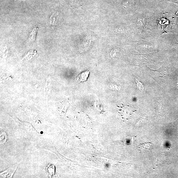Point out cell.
<instances>
[{"mask_svg": "<svg viewBox=\"0 0 178 178\" xmlns=\"http://www.w3.org/2000/svg\"><path fill=\"white\" fill-rule=\"evenodd\" d=\"M58 12H55L52 15L50 18V22L51 25H54L56 24L58 18Z\"/></svg>", "mask_w": 178, "mask_h": 178, "instance_id": "cell-4", "label": "cell"}, {"mask_svg": "<svg viewBox=\"0 0 178 178\" xmlns=\"http://www.w3.org/2000/svg\"><path fill=\"white\" fill-rule=\"evenodd\" d=\"M146 20L143 17H139L137 21V25L139 27H143L145 26Z\"/></svg>", "mask_w": 178, "mask_h": 178, "instance_id": "cell-6", "label": "cell"}, {"mask_svg": "<svg viewBox=\"0 0 178 178\" xmlns=\"http://www.w3.org/2000/svg\"><path fill=\"white\" fill-rule=\"evenodd\" d=\"M90 72L89 71H86L83 72L80 74L78 76L77 78L78 81L79 82H82L86 81L88 77Z\"/></svg>", "mask_w": 178, "mask_h": 178, "instance_id": "cell-3", "label": "cell"}, {"mask_svg": "<svg viewBox=\"0 0 178 178\" xmlns=\"http://www.w3.org/2000/svg\"><path fill=\"white\" fill-rule=\"evenodd\" d=\"M38 28L37 27H35L33 29L30 35V39L31 41L35 42L36 40V35H37Z\"/></svg>", "mask_w": 178, "mask_h": 178, "instance_id": "cell-5", "label": "cell"}, {"mask_svg": "<svg viewBox=\"0 0 178 178\" xmlns=\"http://www.w3.org/2000/svg\"><path fill=\"white\" fill-rule=\"evenodd\" d=\"M136 82L137 87L139 88L140 90L143 91V90L144 88L143 85L139 80H136Z\"/></svg>", "mask_w": 178, "mask_h": 178, "instance_id": "cell-8", "label": "cell"}, {"mask_svg": "<svg viewBox=\"0 0 178 178\" xmlns=\"http://www.w3.org/2000/svg\"><path fill=\"white\" fill-rule=\"evenodd\" d=\"M154 147L153 144L152 143H145L141 144L138 148L140 152H145L148 150H152Z\"/></svg>", "mask_w": 178, "mask_h": 178, "instance_id": "cell-1", "label": "cell"}, {"mask_svg": "<svg viewBox=\"0 0 178 178\" xmlns=\"http://www.w3.org/2000/svg\"><path fill=\"white\" fill-rule=\"evenodd\" d=\"M16 169H13L10 168L8 170L4 171V172L1 173V176L2 177L10 178L13 175Z\"/></svg>", "mask_w": 178, "mask_h": 178, "instance_id": "cell-2", "label": "cell"}, {"mask_svg": "<svg viewBox=\"0 0 178 178\" xmlns=\"http://www.w3.org/2000/svg\"><path fill=\"white\" fill-rule=\"evenodd\" d=\"M7 139V135L5 132L2 133L1 134V143H5Z\"/></svg>", "mask_w": 178, "mask_h": 178, "instance_id": "cell-7", "label": "cell"}, {"mask_svg": "<svg viewBox=\"0 0 178 178\" xmlns=\"http://www.w3.org/2000/svg\"><path fill=\"white\" fill-rule=\"evenodd\" d=\"M21 1V0H15V1Z\"/></svg>", "mask_w": 178, "mask_h": 178, "instance_id": "cell-9", "label": "cell"}]
</instances>
